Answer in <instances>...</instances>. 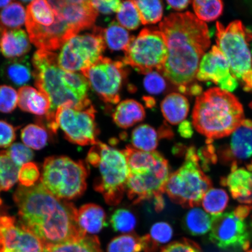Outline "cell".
I'll return each mask as SVG.
<instances>
[{
    "label": "cell",
    "mask_w": 252,
    "mask_h": 252,
    "mask_svg": "<svg viewBox=\"0 0 252 252\" xmlns=\"http://www.w3.org/2000/svg\"><path fill=\"white\" fill-rule=\"evenodd\" d=\"M228 202V194L224 190L213 188L206 192L201 201L204 209L213 216L221 214Z\"/></svg>",
    "instance_id": "obj_34"
},
{
    "label": "cell",
    "mask_w": 252,
    "mask_h": 252,
    "mask_svg": "<svg viewBox=\"0 0 252 252\" xmlns=\"http://www.w3.org/2000/svg\"><path fill=\"white\" fill-rule=\"evenodd\" d=\"M0 191H1V189H0ZM1 204H2V200L1 199V198H0V206H1Z\"/></svg>",
    "instance_id": "obj_56"
},
{
    "label": "cell",
    "mask_w": 252,
    "mask_h": 252,
    "mask_svg": "<svg viewBox=\"0 0 252 252\" xmlns=\"http://www.w3.org/2000/svg\"><path fill=\"white\" fill-rule=\"evenodd\" d=\"M250 108L252 109V102L250 104Z\"/></svg>",
    "instance_id": "obj_57"
},
{
    "label": "cell",
    "mask_w": 252,
    "mask_h": 252,
    "mask_svg": "<svg viewBox=\"0 0 252 252\" xmlns=\"http://www.w3.org/2000/svg\"><path fill=\"white\" fill-rule=\"evenodd\" d=\"M247 167H248V169L249 170V171L252 172V162L251 163V164L249 165Z\"/></svg>",
    "instance_id": "obj_55"
},
{
    "label": "cell",
    "mask_w": 252,
    "mask_h": 252,
    "mask_svg": "<svg viewBox=\"0 0 252 252\" xmlns=\"http://www.w3.org/2000/svg\"><path fill=\"white\" fill-rule=\"evenodd\" d=\"M163 117L173 125L181 124L187 117L189 111L188 99L183 94L172 93L167 95L161 103Z\"/></svg>",
    "instance_id": "obj_27"
},
{
    "label": "cell",
    "mask_w": 252,
    "mask_h": 252,
    "mask_svg": "<svg viewBox=\"0 0 252 252\" xmlns=\"http://www.w3.org/2000/svg\"><path fill=\"white\" fill-rule=\"evenodd\" d=\"M16 138V129L8 122L0 120V148L9 147Z\"/></svg>",
    "instance_id": "obj_47"
},
{
    "label": "cell",
    "mask_w": 252,
    "mask_h": 252,
    "mask_svg": "<svg viewBox=\"0 0 252 252\" xmlns=\"http://www.w3.org/2000/svg\"><path fill=\"white\" fill-rule=\"evenodd\" d=\"M95 113L93 105L82 109L61 107L57 109L49 127L55 133L61 128L66 139L71 143L82 146H94L99 141Z\"/></svg>",
    "instance_id": "obj_11"
},
{
    "label": "cell",
    "mask_w": 252,
    "mask_h": 252,
    "mask_svg": "<svg viewBox=\"0 0 252 252\" xmlns=\"http://www.w3.org/2000/svg\"><path fill=\"white\" fill-rule=\"evenodd\" d=\"M14 196L20 225L38 238L44 248L87 235L78 225L74 204L53 196L41 183L31 187L21 185Z\"/></svg>",
    "instance_id": "obj_1"
},
{
    "label": "cell",
    "mask_w": 252,
    "mask_h": 252,
    "mask_svg": "<svg viewBox=\"0 0 252 252\" xmlns=\"http://www.w3.org/2000/svg\"><path fill=\"white\" fill-rule=\"evenodd\" d=\"M27 11L19 2H11L0 13V19L4 27L17 30L26 21Z\"/></svg>",
    "instance_id": "obj_37"
},
{
    "label": "cell",
    "mask_w": 252,
    "mask_h": 252,
    "mask_svg": "<svg viewBox=\"0 0 252 252\" xmlns=\"http://www.w3.org/2000/svg\"><path fill=\"white\" fill-rule=\"evenodd\" d=\"M11 1H8V0H4V1H0V8H5L10 4Z\"/></svg>",
    "instance_id": "obj_54"
},
{
    "label": "cell",
    "mask_w": 252,
    "mask_h": 252,
    "mask_svg": "<svg viewBox=\"0 0 252 252\" xmlns=\"http://www.w3.org/2000/svg\"><path fill=\"white\" fill-rule=\"evenodd\" d=\"M87 162L98 168L99 175L94 182V190L102 195L109 206L121 203L126 191L129 175L127 160L123 151L99 141L88 152Z\"/></svg>",
    "instance_id": "obj_5"
},
{
    "label": "cell",
    "mask_w": 252,
    "mask_h": 252,
    "mask_svg": "<svg viewBox=\"0 0 252 252\" xmlns=\"http://www.w3.org/2000/svg\"><path fill=\"white\" fill-rule=\"evenodd\" d=\"M44 252H103L98 238L91 235L76 241L44 248Z\"/></svg>",
    "instance_id": "obj_30"
},
{
    "label": "cell",
    "mask_w": 252,
    "mask_h": 252,
    "mask_svg": "<svg viewBox=\"0 0 252 252\" xmlns=\"http://www.w3.org/2000/svg\"><path fill=\"white\" fill-rule=\"evenodd\" d=\"M6 28L4 27V25H3L2 22L1 21V19H0V42H1V40L2 37L3 36V34H4L5 32L6 31Z\"/></svg>",
    "instance_id": "obj_53"
},
{
    "label": "cell",
    "mask_w": 252,
    "mask_h": 252,
    "mask_svg": "<svg viewBox=\"0 0 252 252\" xmlns=\"http://www.w3.org/2000/svg\"><path fill=\"white\" fill-rule=\"evenodd\" d=\"M245 219L236 209L213 216L210 241L224 250H248L251 236Z\"/></svg>",
    "instance_id": "obj_13"
},
{
    "label": "cell",
    "mask_w": 252,
    "mask_h": 252,
    "mask_svg": "<svg viewBox=\"0 0 252 252\" xmlns=\"http://www.w3.org/2000/svg\"></svg>",
    "instance_id": "obj_59"
},
{
    "label": "cell",
    "mask_w": 252,
    "mask_h": 252,
    "mask_svg": "<svg viewBox=\"0 0 252 252\" xmlns=\"http://www.w3.org/2000/svg\"><path fill=\"white\" fill-rule=\"evenodd\" d=\"M110 224L116 232H131L136 225L137 220L130 211L125 209L116 210L110 219Z\"/></svg>",
    "instance_id": "obj_40"
},
{
    "label": "cell",
    "mask_w": 252,
    "mask_h": 252,
    "mask_svg": "<svg viewBox=\"0 0 252 252\" xmlns=\"http://www.w3.org/2000/svg\"><path fill=\"white\" fill-rule=\"evenodd\" d=\"M139 13L141 23L143 25L153 24L161 20L163 5L160 1H133Z\"/></svg>",
    "instance_id": "obj_38"
},
{
    "label": "cell",
    "mask_w": 252,
    "mask_h": 252,
    "mask_svg": "<svg viewBox=\"0 0 252 252\" xmlns=\"http://www.w3.org/2000/svg\"><path fill=\"white\" fill-rule=\"evenodd\" d=\"M192 3L195 15L204 23L216 20L222 14L223 4L220 0H196Z\"/></svg>",
    "instance_id": "obj_35"
},
{
    "label": "cell",
    "mask_w": 252,
    "mask_h": 252,
    "mask_svg": "<svg viewBox=\"0 0 252 252\" xmlns=\"http://www.w3.org/2000/svg\"><path fill=\"white\" fill-rule=\"evenodd\" d=\"M146 75L144 80V86L148 93L159 94L165 90V80L159 73L153 71Z\"/></svg>",
    "instance_id": "obj_45"
},
{
    "label": "cell",
    "mask_w": 252,
    "mask_h": 252,
    "mask_svg": "<svg viewBox=\"0 0 252 252\" xmlns=\"http://www.w3.org/2000/svg\"><path fill=\"white\" fill-rule=\"evenodd\" d=\"M55 21V14L48 1L36 0L27 6V28H47Z\"/></svg>",
    "instance_id": "obj_26"
},
{
    "label": "cell",
    "mask_w": 252,
    "mask_h": 252,
    "mask_svg": "<svg viewBox=\"0 0 252 252\" xmlns=\"http://www.w3.org/2000/svg\"><path fill=\"white\" fill-rule=\"evenodd\" d=\"M168 48L162 72L172 83L186 87L196 78L211 44L207 25L190 12L171 14L159 24Z\"/></svg>",
    "instance_id": "obj_2"
},
{
    "label": "cell",
    "mask_w": 252,
    "mask_h": 252,
    "mask_svg": "<svg viewBox=\"0 0 252 252\" xmlns=\"http://www.w3.org/2000/svg\"><path fill=\"white\" fill-rule=\"evenodd\" d=\"M159 138V133L153 127L148 125H141L132 132V146L138 150L153 152L158 146Z\"/></svg>",
    "instance_id": "obj_29"
},
{
    "label": "cell",
    "mask_w": 252,
    "mask_h": 252,
    "mask_svg": "<svg viewBox=\"0 0 252 252\" xmlns=\"http://www.w3.org/2000/svg\"><path fill=\"white\" fill-rule=\"evenodd\" d=\"M77 222L86 234H97L108 225L105 211L94 204H85L78 210Z\"/></svg>",
    "instance_id": "obj_22"
},
{
    "label": "cell",
    "mask_w": 252,
    "mask_h": 252,
    "mask_svg": "<svg viewBox=\"0 0 252 252\" xmlns=\"http://www.w3.org/2000/svg\"><path fill=\"white\" fill-rule=\"evenodd\" d=\"M18 104L23 111L37 116L47 115L50 109L49 97L42 91L34 88L25 86L18 91Z\"/></svg>",
    "instance_id": "obj_20"
},
{
    "label": "cell",
    "mask_w": 252,
    "mask_h": 252,
    "mask_svg": "<svg viewBox=\"0 0 252 252\" xmlns=\"http://www.w3.org/2000/svg\"><path fill=\"white\" fill-rule=\"evenodd\" d=\"M144 99L145 101H146L147 106L153 107L155 105V100H154L153 97H145Z\"/></svg>",
    "instance_id": "obj_51"
},
{
    "label": "cell",
    "mask_w": 252,
    "mask_h": 252,
    "mask_svg": "<svg viewBox=\"0 0 252 252\" xmlns=\"http://www.w3.org/2000/svg\"><path fill=\"white\" fill-rule=\"evenodd\" d=\"M201 88L198 86H194L191 88V93L193 94H201Z\"/></svg>",
    "instance_id": "obj_52"
},
{
    "label": "cell",
    "mask_w": 252,
    "mask_h": 252,
    "mask_svg": "<svg viewBox=\"0 0 252 252\" xmlns=\"http://www.w3.org/2000/svg\"><path fill=\"white\" fill-rule=\"evenodd\" d=\"M145 116L143 106L133 99L125 100L120 103L112 115L113 121L122 128H128L143 121Z\"/></svg>",
    "instance_id": "obj_23"
},
{
    "label": "cell",
    "mask_w": 252,
    "mask_h": 252,
    "mask_svg": "<svg viewBox=\"0 0 252 252\" xmlns=\"http://www.w3.org/2000/svg\"><path fill=\"white\" fill-rule=\"evenodd\" d=\"M143 250V238L135 233L116 236L107 247V252H141Z\"/></svg>",
    "instance_id": "obj_33"
},
{
    "label": "cell",
    "mask_w": 252,
    "mask_h": 252,
    "mask_svg": "<svg viewBox=\"0 0 252 252\" xmlns=\"http://www.w3.org/2000/svg\"><path fill=\"white\" fill-rule=\"evenodd\" d=\"M18 95L17 91L11 86H0V112L9 113L17 107Z\"/></svg>",
    "instance_id": "obj_42"
},
{
    "label": "cell",
    "mask_w": 252,
    "mask_h": 252,
    "mask_svg": "<svg viewBox=\"0 0 252 252\" xmlns=\"http://www.w3.org/2000/svg\"><path fill=\"white\" fill-rule=\"evenodd\" d=\"M40 177L38 167L35 163L29 162L24 165L20 169L18 181L24 187H31L35 185Z\"/></svg>",
    "instance_id": "obj_44"
},
{
    "label": "cell",
    "mask_w": 252,
    "mask_h": 252,
    "mask_svg": "<svg viewBox=\"0 0 252 252\" xmlns=\"http://www.w3.org/2000/svg\"><path fill=\"white\" fill-rule=\"evenodd\" d=\"M30 37L24 30H6L0 42L3 56L9 59H17L26 55L31 48Z\"/></svg>",
    "instance_id": "obj_21"
},
{
    "label": "cell",
    "mask_w": 252,
    "mask_h": 252,
    "mask_svg": "<svg viewBox=\"0 0 252 252\" xmlns=\"http://www.w3.org/2000/svg\"><path fill=\"white\" fill-rule=\"evenodd\" d=\"M122 151L127 160L129 173L134 175L144 174L150 171L161 155L157 151L146 152L129 146Z\"/></svg>",
    "instance_id": "obj_25"
},
{
    "label": "cell",
    "mask_w": 252,
    "mask_h": 252,
    "mask_svg": "<svg viewBox=\"0 0 252 252\" xmlns=\"http://www.w3.org/2000/svg\"><path fill=\"white\" fill-rule=\"evenodd\" d=\"M252 252V250L250 251H248V252Z\"/></svg>",
    "instance_id": "obj_58"
},
{
    "label": "cell",
    "mask_w": 252,
    "mask_h": 252,
    "mask_svg": "<svg viewBox=\"0 0 252 252\" xmlns=\"http://www.w3.org/2000/svg\"><path fill=\"white\" fill-rule=\"evenodd\" d=\"M212 188V182L205 174L193 147L187 149L184 164L170 175L165 192L173 202L184 208L199 206L204 194Z\"/></svg>",
    "instance_id": "obj_7"
},
{
    "label": "cell",
    "mask_w": 252,
    "mask_h": 252,
    "mask_svg": "<svg viewBox=\"0 0 252 252\" xmlns=\"http://www.w3.org/2000/svg\"><path fill=\"white\" fill-rule=\"evenodd\" d=\"M216 28L217 46L227 60L231 74L244 91L252 92V55L249 45L252 32L239 20L226 27L217 22Z\"/></svg>",
    "instance_id": "obj_6"
},
{
    "label": "cell",
    "mask_w": 252,
    "mask_h": 252,
    "mask_svg": "<svg viewBox=\"0 0 252 252\" xmlns=\"http://www.w3.org/2000/svg\"><path fill=\"white\" fill-rule=\"evenodd\" d=\"M20 168L16 165L7 151H0V189L7 191L18 180Z\"/></svg>",
    "instance_id": "obj_32"
},
{
    "label": "cell",
    "mask_w": 252,
    "mask_h": 252,
    "mask_svg": "<svg viewBox=\"0 0 252 252\" xmlns=\"http://www.w3.org/2000/svg\"><path fill=\"white\" fill-rule=\"evenodd\" d=\"M0 252H44L38 238L16 224L13 217L0 216Z\"/></svg>",
    "instance_id": "obj_15"
},
{
    "label": "cell",
    "mask_w": 252,
    "mask_h": 252,
    "mask_svg": "<svg viewBox=\"0 0 252 252\" xmlns=\"http://www.w3.org/2000/svg\"><path fill=\"white\" fill-rule=\"evenodd\" d=\"M124 65V63L102 56L81 73L104 102L115 104L119 102L120 92L126 75Z\"/></svg>",
    "instance_id": "obj_12"
},
{
    "label": "cell",
    "mask_w": 252,
    "mask_h": 252,
    "mask_svg": "<svg viewBox=\"0 0 252 252\" xmlns=\"http://www.w3.org/2000/svg\"><path fill=\"white\" fill-rule=\"evenodd\" d=\"M0 74L4 80L16 86H22L29 83L33 72L27 59L23 58L5 62L0 69Z\"/></svg>",
    "instance_id": "obj_24"
},
{
    "label": "cell",
    "mask_w": 252,
    "mask_h": 252,
    "mask_svg": "<svg viewBox=\"0 0 252 252\" xmlns=\"http://www.w3.org/2000/svg\"><path fill=\"white\" fill-rule=\"evenodd\" d=\"M125 52L124 64L143 74L154 69L161 72L168 56L165 37L154 28H145L137 37L133 36Z\"/></svg>",
    "instance_id": "obj_9"
},
{
    "label": "cell",
    "mask_w": 252,
    "mask_h": 252,
    "mask_svg": "<svg viewBox=\"0 0 252 252\" xmlns=\"http://www.w3.org/2000/svg\"><path fill=\"white\" fill-rule=\"evenodd\" d=\"M32 63L35 86L48 96L51 103L46 115L48 122L53 121L61 107L82 109L92 105L88 97L87 79L78 72L63 70L56 53L39 49L34 53Z\"/></svg>",
    "instance_id": "obj_3"
},
{
    "label": "cell",
    "mask_w": 252,
    "mask_h": 252,
    "mask_svg": "<svg viewBox=\"0 0 252 252\" xmlns=\"http://www.w3.org/2000/svg\"><path fill=\"white\" fill-rule=\"evenodd\" d=\"M117 13L118 23L122 27L134 30L140 26V15L133 1L122 2L121 8Z\"/></svg>",
    "instance_id": "obj_39"
},
{
    "label": "cell",
    "mask_w": 252,
    "mask_h": 252,
    "mask_svg": "<svg viewBox=\"0 0 252 252\" xmlns=\"http://www.w3.org/2000/svg\"><path fill=\"white\" fill-rule=\"evenodd\" d=\"M103 36L110 49L124 51L133 38L127 30L116 22H113L106 30H103Z\"/></svg>",
    "instance_id": "obj_31"
},
{
    "label": "cell",
    "mask_w": 252,
    "mask_h": 252,
    "mask_svg": "<svg viewBox=\"0 0 252 252\" xmlns=\"http://www.w3.org/2000/svg\"><path fill=\"white\" fill-rule=\"evenodd\" d=\"M192 120L198 133L212 141L234 133L245 120L244 108L234 94L212 88L197 97Z\"/></svg>",
    "instance_id": "obj_4"
},
{
    "label": "cell",
    "mask_w": 252,
    "mask_h": 252,
    "mask_svg": "<svg viewBox=\"0 0 252 252\" xmlns=\"http://www.w3.org/2000/svg\"><path fill=\"white\" fill-rule=\"evenodd\" d=\"M91 4L97 12L103 14H110L118 12L121 8L122 2L119 0L115 1H91Z\"/></svg>",
    "instance_id": "obj_48"
},
{
    "label": "cell",
    "mask_w": 252,
    "mask_h": 252,
    "mask_svg": "<svg viewBox=\"0 0 252 252\" xmlns=\"http://www.w3.org/2000/svg\"><path fill=\"white\" fill-rule=\"evenodd\" d=\"M159 252H202L198 244L188 239L173 242L163 247Z\"/></svg>",
    "instance_id": "obj_46"
},
{
    "label": "cell",
    "mask_w": 252,
    "mask_h": 252,
    "mask_svg": "<svg viewBox=\"0 0 252 252\" xmlns=\"http://www.w3.org/2000/svg\"><path fill=\"white\" fill-rule=\"evenodd\" d=\"M231 75L227 60L217 46L205 53L198 66L196 78L219 85Z\"/></svg>",
    "instance_id": "obj_17"
},
{
    "label": "cell",
    "mask_w": 252,
    "mask_h": 252,
    "mask_svg": "<svg viewBox=\"0 0 252 252\" xmlns=\"http://www.w3.org/2000/svg\"><path fill=\"white\" fill-rule=\"evenodd\" d=\"M178 131L182 137L190 138L193 133L191 123L189 121L182 122L179 126Z\"/></svg>",
    "instance_id": "obj_49"
},
{
    "label": "cell",
    "mask_w": 252,
    "mask_h": 252,
    "mask_svg": "<svg viewBox=\"0 0 252 252\" xmlns=\"http://www.w3.org/2000/svg\"><path fill=\"white\" fill-rule=\"evenodd\" d=\"M88 172L82 160L75 161L65 156L50 157L44 162L40 182L60 199H73L86 191Z\"/></svg>",
    "instance_id": "obj_8"
},
{
    "label": "cell",
    "mask_w": 252,
    "mask_h": 252,
    "mask_svg": "<svg viewBox=\"0 0 252 252\" xmlns=\"http://www.w3.org/2000/svg\"><path fill=\"white\" fill-rule=\"evenodd\" d=\"M105 47L103 30L94 28L92 33L77 34L62 46L58 56L59 65L66 71H83L99 61Z\"/></svg>",
    "instance_id": "obj_10"
},
{
    "label": "cell",
    "mask_w": 252,
    "mask_h": 252,
    "mask_svg": "<svg viewBox=\"0 0 252 252\" xmlns=\"http://www.w3.org/2000/svg\"><path fill=\"white\" fill-rule=\"evenodd\" d=\"M222 158L237 165L239 160L252 157V121L245 119L232 134L227 149L223 151Z\"/></svg>",
    "instance_id": "obj_18"
},
{
    "label": "cell",
    "mask_w": 252,
    "mask_h": 252,
    "mask_svg": "<svg viewBox=\"0 0 252 252\" xmlns=\"http://www.w3.org/2000/svg\"><path fill=\"white\" fill-rule=\"evenodd\" d=\"M191 1L189 0L186 1H167V3L173 9L177 11H182L187 8Z\"/></svg>",
    "instance_id": "obj_50"
},
{
    "label": "cell",
    "mask_w": 252,
    "mask_h": 252,
    "mask_svg": "<svg viewBox=\"0 0 252 252\" xmlns=\"http://www.w3.org/2000/svg\"><path fill=\"white\" fill-rule=\"evenodd\" d=\"M168 160L160 155L150 171L144 174L129 173L126 184L127 196L134 204L163 197L170 176Z\"/></svg>",
    "instance_id": "obj_14"
},
{
    "label": "cell",
    "mask_w": 252,
    "mask_h": 252,
    "mask_svg": "<svg viewBox=\"0 0 252 252\" xmlns=\"http://www.w3.org/2000/svg\"><path fill=\"white\" fill-rule=\"evenodd\" d=\"M173 229L168 223L159 222L154 223L150 229L151 239L157 244L168 243L173 236Z\"/></svg>",
    "instance_id": "obj_43"
},
{
    "label": "cell",
    "mask_w": 252,
    "mask_h": 252,
    "mask_svg": "<svg viewBox=\"0 0 252 252\" xmlns=\"http://www.w3.org/2000/svg\"><path fill=\"white\" fill-rule=\"evenodd\" d=\"M7 152L12 161L20 168L26 163L31 162L33 157V151L21 143L12 144Z\"/></svg>",
    "instance_id": "obj_41"
},
{
    "label": "cell",
    "mask_w": 252,
    "mask_h": 252,
    "mask_svg": "<svg viewBox=\"0 0 252 252\" xmlns=\"http://www.w3.org/2000/svg\"><path fill=\"white\" fill-rule=\"evenodd\" d=\"M220 184L228 187L233 198L243 204L252 203V173L237 165H232L231 172Z\"/></svg>",
    "instance_id": "obj_19"
},
{
    "label": "cell",
    "mask_w": 252,
    "mask_h": 252,
    "mask_svg": "<svg viewBox=\"0 0 252 252\" xmlns=\"http://www.w3.org/2000/svg\"><path fill=\"white\" fill-rule=\"evenodd\" d=\"M212 217L200 208L194 207L185 216L184 226L189 234L193 236L206 234L212 226Z\"/></svg>",
    "instance_id": "obj_28"
},
{
    "label": "cell",
    "mask_w": 252,
    "mask_h": 252,
    "mask_svg": "<svg viewBox=\"0 0 252 252\" xmlns=\"http://www.w3.org/2000/svg\"><path fill=\"white\" fill-rule=\"evenodd\" d=\"M21 139L31 149L39 150L46 146L48 134L46 129L38 125L31 124L21 131Z\"/></svg>",
    "instance_id": "obj_36"
},
{
    "label": "cell",
    "mask_w": 252,
    "mask_h": 252,
    "mask_svg": "<svg viewBox=\"0 0 252 252\" xmlns=\"http://www.w3.org/2000/svg\"><path fill=\"white\" fill-rule=\"evenodd\" d=\"M48 2L77 34L79 32L92 27L97 17V12L91 1L56 0Z\"/></svg>",
    "instance_id": "obj_16"
}]
</instances>
